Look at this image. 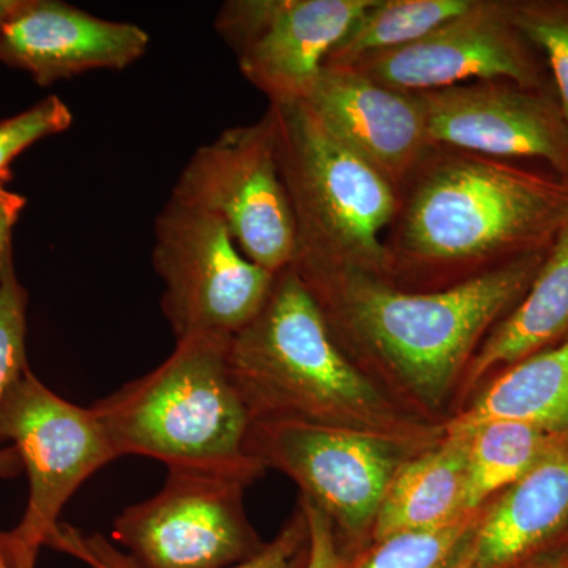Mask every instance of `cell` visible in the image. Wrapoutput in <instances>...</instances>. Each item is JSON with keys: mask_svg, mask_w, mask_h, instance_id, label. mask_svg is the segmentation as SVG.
Returning <instances> with one entry per match:
<instances>
[{"mask_svg": "<svg viewBox=\"0 0 568 568\" xmlns=\"http://www.w3.org/2000/svg\"><path fill=\"white\" fill-rule=\"evenodd\" d=\"M567 223L568 181L432 145L398 189L386 278L409 291L457 286L547 253Z\"/></svg>", "mask_w": 568, "mask_h": 568, "instance_id": "cell-1", "label": "cell"}, {"mask_svg": "<svg viewBox=\"0 0 568 568\" xmlns=\"http://www.w3.org/2000/svg\"><path fill=\"white\" fill-rule=\"evenodd\" d=\"M276 155L297 230L295 268L386 276L384 237L398 190L325 129L304 103L271 104Z\"/></svg>", "mask_w": 568, "mask_h": 568, "instance_id": "cell-5", "label": "cell"}, {"mask_svg": "<svg viewBox=\"0 0 568 568\" xmlns=\"http://www.w3.org/2000/svg\"><path fill=\"white\" fill-rule=\"evenodd\" d=\"M301 506L304 508L310 529V555L305 568L345 567V559L336 544L332 519L305 496Z\"/></svg>", "mask_w": 568, "mask_h": 568, "instance_id": "cell-28", "label": "cell"}, {"mask_svg": "<svg viewBox=\"0 0 568 568\" xmlns=\"http://www.w3.org/2000/svg\"><path fill=\"white\" fill-rule=\"evenodd\" d=\"M568 519V432L478 519L452 568H521Z\"/></svg>", "mask_w": 568, "mask_h": 568, "instance_id": "cell-16", "label": "cell"}, {"mask_svg": "<svg viewBox=\"0 0 568 568\" xmlns=\"http://www.w3.org/2000/svg\"><path fill=\"white\" fill-rule=\"evenodd\" d=\"M7 181H9V179H0V189H2L3 185H6Z\"/></svg>", "mask_w": 568, "mask_h": 568, "instance_id": "cell-32", "label": "cell"}, {"mask_svg": "<svg viewBox=\"0 0 568 568\" xmlns=\"http://www.w3.org/2000/svg\"><path fill=\"white\" fill-rule=\"evenodd\" d=\"M26 304L28 295L14 274L10 252L0 265V405L28 368ZM18 459L13 452H0V477L13 476Z\"/></svg>", "mask_w": 568, "mask_h": 568, "instance_id": "cell-24", "label": "cell"}, {"mask_svg": "<svg viewBox=\"0 0 568 568\" xmlns=\"http://www.w3.org/2000/svg\"><path fill=\"white\" fill-rule=\"evenodd\" d=\"M489 422H518L551 435L568 432V338L497 377L476 405L452 422L448 435H469Z\"/></svg>", "mask_w": 568, "mask_h": 568, "instance_id": "cell-18", "label": "cell"}, {"mask_svg": "<svg viewBox=\"0 0 568 568\" xmlns=\"http://www.w3.org/2000/svg\"><path fill=\"white\" fill-rule=\"evenodd\" d=\"M433 145L491 159H536L568 181V121L558 97L511 81L418 92Z\"/></svg>", "mask_w": 568, "mask_h": 568, "instance_id": "cell-13", "label": "cell"}, {"mask_svg": "<svg viewBox=\"0 0 568 568\" xmlns=\"http://www.w3.org/2000/svg\"><path fill=\"white\" fill-rule=\"evenodd\" d=\"M541 568H568V564H564V566L541 567Z\"/></svg>", "mask_w": 568, "mask_h": 568, "instance_id": "cell-33", "label": "cell"}, {"mask_svg": "<svg viewBox=\"0 0 568 568\" xmlns=\"http://www.w3.org/2000/svg\"><path fill=\"white\" fill-rule=\"evenodd\" d=\"M0 568H11L9 560H7L6 555L2 552V548H0Z\"/></svg>", "mask_w": 568, "mask_h": 568, "instance_id": "cell-31", "label": "cell"}, {"mask_svg": "<svg viewBox=\"0 0 568 568\" xmlns=\"http://www.w3.org/2000/svg\"><path fill=\"white\" fill-rule=\"evenodd\" d=\"M245 481L215 474L170 469L151 499L123 510L115 541L134 568H226L256 555L244 510Z\"/></svg>", "mask_w": 568, "mask_h": 568, "instance_id": "cell-9", "label": "cell"}, {"mask_svg": "<svg viewBox=\"0 0 568 568\" xmlns=\"http://www.w3.org/2000/svg\"><path fill=\"white\" fill-rule=\"evenodd\" d=\"M511 18L545 58L568 121V0H510Z\"/></svg>", "mask_w": 568, "mask_h": 568, "instance_id": "cell-23", "label": "cell"}, {"mask_svg": "<svg viewBox=\"0 0 568 568\" xmlns=\"http://www.w3.org/2000/svg\"><path fill=\"white\" fill-rule=\"evenodd\" d=\"M390 436L302 422H253L248 452L280 467L347 534L375 523L399 458Z\"/></svg>", "mask_w": 568, "mask_h": 568, "instance_id": "cell-10", "label": "cell"}, {"mask_svg": "<svg viewBox=\"0 0 568 568\" xmlns=\"http://www.w3.org/2000/svg\"><path fill=\"white\" fill-rule=\"evenodd\" d=\"M474 0H372L336 43L324 67H353L355 63L399 50L444 22L454 20Z\"/></svg>", "mask_w": 568, "mask_h": 568, "instance_id": "cell-20", "label": "cell"}, {"mask_svg": "<svg viewBox=\"0 0 568 568\" xmlns=\"http://www.w3.org/2000/svg\"><path fill=\"white\" fill-rule=\"evenodd\" d=\"M558 435L518 422H489L467 437L466 508L477 510L536 465Z\"/></svg>", "mask_w": 568, "mask_h": 568, "instance_id": "cell-21", "label": "cell"}, {"mask_svg": "<svg viewBox=\"0 0 568 568\" xmlns=\"http://www.w3.org/2000/svg\"><path fill=\"white\" fill-rule=\"evenodd\" d=\"M372 0H231L215 29L271 104L304 102L328 54Z\"/></svg>", "mask_w": 568, "mask_h": 568, "instance_id": "cell-11", "label": "cell"}, {"mask_svg": "<svg viewBox=\"0 0 568 568\" xmlns=\"http://www.w3.org/2000/svg\"><path fill=\"white\" fill-rule=\"evenodd\" d=\"M152 263L175 342H230L263 310L276 276L242 253L219 216L173 197L156 216Z\"/></svg>", "mask_w": 568, "mask_h": 568, "instance_id": "cell-7", "label": "cell"}, {"mask_svg": "<svg viewBox=\"0 0 568 568\" xmlns=\"http://www.w3.org/2000/svg\"><path fill=\"white\" fill-rule=\"evenodd\" d=\"M310 555V529L304 508L256 555L226 568H305Z\"/></svg>", "mask_w": 568, "mask_h": 568, "instance_id": "cell-26", "label": "cell"}, {"mask_svg": "<svg viewBox=\"0 0 568 568\" xmlns=\"http://www.w3.org/2000/svg\"><path fill=\"white\" fill-rule=\"evenodd\" d=\"M481 511L469 510L436 528L407 530L375 541L343 568H452L478 525Z\"/></svg>", "mask_w": 568, "mask_h": 568, "instance_id": "cell-22", "label": "cell"}, {"mask_svg": "<svg viewBox=\"0 0 568 568\" xmlns=\"http://www.w3.org/2000/svg\"><path fill=\"white\" fill-rule=\"evenodd\" d=\"M24 6V0H0V28Z\"/></svg>", "mask_w": 568, "mask_h": 568, "instance_id": "cell-30", "label": "cell"}, {"mask_svg": "<svg viewBox=\"0 0 568 568\" xmlns=\"http://www.w3.org/2000/svg\"><path fill=\"white\" fill-rule=\"evenodd\" d=\"M0 439L14 444L29 478L24 517L0 536V548L11 568H36L40 548L61 529L59 515L70 497L119 457L92 407L55 395L29 366L0 405Z\"/></svg>", "mask_w": 568, "mask_h": 568, "instance_id": "cell-6", "label": "cell"}, {"mask_svg": "<svg viewBox=\"0 0 568 568\" xmlns=\"http://www.w3.org/2000/svg\"><path fill=\"white\" fill-rule=\"evenodd\" d=\"M171 197L219 216L242 253L272 274L297 260V230L268 110L260 121L224 130L201 145Z\"/></svg>", "mask_w": 568, "mask_h": 568, "instance_id": "cell-8", "label": "cell"}, {"mask_svg": "<svg viewBox=\"0 0 568 568\" xmlns=\"http://www.w3.org/2000/svg\"><path fill=\"white\" fill-rule=\"evenodd\" d=\"M540 58L515 24L510 0H474L469 9L420 40L349 69L407 92L496 80L547 89Z\"/></svg>", "mask_w": 568, "mask_h": 568, "instance_id": "cell-12", "label": "cell"}, {"mask_svg": "<svg viewBox=\"0 0 568 568\" xmlns=\"http://www.w3.org/2000/svg\"><path fill=\"white\" fill-rule=\"evenodd\" d=\"M149 43L140 26L103 20L55 0H24L0 28V62L50 85L85 71L126 69Z\"/></svg>", "mask_w": 568, "mask_h": 568, "instance_id": "cell-15", "label": "cell"}, {"mask_svg": "<svg viewBox=\"0 0 568 568\" xmlns=\"http://www.w3.org/2000/svg\"><path fill=\"white\" fill-rule=\"evenodd\" d=\"M73 115L65 102L52 95L0 122V179H10V163L43 138L70 129Z\"/></svg>", "mask_w": 568, "mask_h": 568, "instance_id": "cell-25", "label": "cell"}, {"mask_svg": "<svg viewBox=\"0 0 568 568\" xmlns=\"http://www.w3.org/2000/svg\"><path fill=\"white\" fill-rule=\"evenodd\" d=\"M302 103L396 190L432 149L420 93L388 88L349 67H324Z\"/></svg>", "mask_w": 568, "mask_h": 568, "instance_id": "cell-14", "label": "cell"}, {"mask_svg": "<svg viewBox=\"0 0 568 568\" xmlns=\"http://www.w3.org/2000/svg\"><path fill=\"white\" fill-rule=\"evenodd\" d=\"M51 547L77 556L92 568H134L130 559L115 551L103 537H84L69 526H61Z\"/></svg>", "mask_w": 568, "mask_h": 568, "instance_id": "cell-27", "label": "cell"}, {"mask_svg": "<svg viewBox=\"0 0 568 568\" xmlns=\"http://www.w3.org/2000/svg\"><path fill=\"white\" fill-rule=\"evenodd\" d=\"M568 334V223L519 304L484 339L470 364V381L489 369L518 364Z\"/></svg>", "mask_w": 568, "mask_h": 568, "instance_id": "cell-19", "label": "cell"}, {"mask_svg": "<svg viewBox=\"0 0 568 568\" xmlns=\"http://www.w3.org/2000/svg\"><path fill=\"white\" fill-rule=\"evenodd\" d=\"M547 253L435 291L403 290L384 275L354 268L294 271L320 305L336 345L437 403L497 320L528 291Z\"/></svg>", "mask_w": 568, "mask_h": 568, "instance_id": "cell-2", "label": "cell"}, {"mask_svg": "<svg viewBox=\"0 0 568 568\" xmlns=\"http://www.w3.org/2000/svg\"><path fill=\"white\" fill-rule=\"evenodd\" d=\"M226 347L224 339H182L163 364L92 406L119 458L140 455L245 484L260 473Z\"/></svg>", "mask_w": 568, "mask_h": 568, "instance_id": "cell-4", "label": "cell"}, {"mask_svg": "<svg viewBox=\"0 0 568 568\" xmlns=\"http://www.w3.org/2000/svg\"><path fill=\"white\" fill-rule=\"evenodd\" d=\"M26 200L21 194L10 192L6 185L0 189V265L10 250L11 231L20 219Z\"/></svg>", "mask_w": 568, "mask_h": 568, "instance_id": "cell-29", "label": "cell"}, {"mask_svg": "<svg viewBox=\"0 0 568 568\" xmlns=\"http://www.w3.org/2000/svg\"><path fill=\"white\" fill-rule=\"evenodd\" d=\"M467 435H447L435 450L398 467L373 523L375 541L446 525L466 508Z\"/></svg>", "mask_w": 568, "mask_h": 568, "instance_id": "cell-17", "label": "cell"}, {"mask_svg": "<svg viewBox=\"0 0 568 568\" xmlns=\"http://www.w3.org/2000/svg\"><path fill=\"white\" fill-rule=\"evenodd\" d=\"M226 366L253 422L384 435L390 420L386 399L336 345L294 267L276 274L263 310L227 342Z\"/></svg>", "mask_w": 568, "mask_h": 568, "instance_id": "cell-3", "label": "cell"}]
</instances>
